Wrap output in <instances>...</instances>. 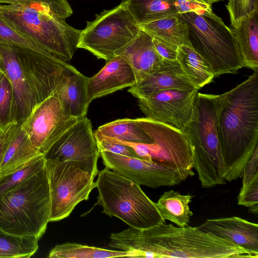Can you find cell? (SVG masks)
<instances>
[{"label":"cell","mask_w":258,"mask_h":258,"mask_svg":"<svg viewBox=\"0 0 258 258\" xmlns=\"http://www.w3.org/2000/svg\"><path fill=\"white\" fill-rule=\"evenodd\" d=\"M109 238L110 247L139 252L143 257H252L243 248L188 225L163 223L147 229L129 226L112 233Z\"/></svg>","instance_id":"obj_1"},{"label":"cell","mask_w":258,"mask_h":258,"mask_svg":"<svg viewBox=\"0 0 258 258\" xmlns=\"http://www.w3.org/2000/svg\"><path fill=\"white\" fill-rule=\"evenodd\" d=\"M221 96L217 131L225 179L230 182L242 177L258 147V71Z\"/></svg>","instance_id":"obj_2"},{"label":"cell","mask_w":258,"mask_h":258,"mask_svg":"<svg viewBox=\"0 0 258 258\" xmlns=\"http://www.w3.org/2000/svg\"><path fill=\"white\" fill-rule=\"evenodd\" d=\"M0 14L13 28L60 61H69L77 49L81 30L66 21L73 14L69 3L58 6L0 4Z\"/></svg>","instance_id":"obj_3"},{"label":"cell","mask_w":258,"mask_h":258,"mask_svg":"<svg viewBox=\"0 0 258 258\" xmlns=\"http://www.w3.org/2000/svg\"><path fill=\"white\" fill-rule=\"evenodd\" d=\"M220 95L199 93L191 120L182 131L191 145L193 168L203 188L226 183L225 166L217 131Z\"/></svg>","instance_id":"obj_4"},{"label":"cell","mask_w":258,"mask_h":258,"mask_svg":"<svg viewBox=\"0 0 258 258\" xmlns=\"http://www.w3.org/2000/svg\"><path fill=\"white\" fill-rule=\"evenodd\" d=\"M50 190L46 165L0 197V228L39 239L49 222Z\"/></svg>","instance_id":"obj_5"},{"label":"cell","mask_w":258,"mask_h":258,"mask_svg":"<svg viewBox=\"0 0 258 258\" xmlns=\"http://www.w3.org/2000/svg\"><path fill=\"white\" fill-rule=\"evenodd\" d=\"M97 175L95 182L98 190L97 204L102 207L103 213L138 229L165 223L156 203L140 185L106 167Z\"/></svg>","instance_id":"obj_6"},{"label":"cell","mask_w":258,"mask_h":258,"mask_svg":"<svg viewBox=\"0 0 258 258\" xmlns=\"http://www.w3.org/2000/svg\"><path fill=\"white\" fill-rule=\"evenodd\" d=\"M188 27L193 48L210 66L214 77L235 74L243 67L237 42L232 30L213 12L199 15L179 13Z\"/></svg>","instance_id":"obj_7"},{"label":"cell","mask_w":258,"mask_h":258,"mask_svg":"<svg viewBox=\"0 0 258 258\" xmlns=\"http://www.w3.org/2000/svg\"><path fill=\"white\" fill-rule=\"evenodd\" d=\"M141 29L123 2L104 10L81 30L77 48L86 49L106 62L115 52L135 38Z\"/></svg>","instance_id":"obj_8"},{"label":"cell","mask_w":258,"mask_h":258,"mask_svg":"<svg viewBox=\"0 0 258 258\" xmlns=\"http://www.w3.org/2000/svg\"><path fill=\"white\" fill-rule=\"evenodd\" d=\"M50 190L49 222L68 217L76 206L88 200L95 187L94 178L75 165L46 159Z\"/></svg>","instance_id":"obj_9"},{"label":"cell","mask_w":258,"mask_h":258,"mask_svg":"<svg viewBox=\"0 0 258 258\" xmlns=\"http://www.w3.org/2000/svg\"><path fill=\"white\" fill-rule=\"evenodd\" d=\"M136 119L153 142L144 144L143 159L172 167L184 180L195 175L192 148L181 130L146 117Z\"/></svg>","instance_id":"obj_10"},{"label":"cell","mask_w":258,"mask_h":258,"mask_svg":"<svg viewBox=\"0 0 258 258\" xmlns=\"http://www.w3.org/2000/svg\"><path fill=\"white\" fill-rule=\"evenodd\" d=\"M44 155L46 159L72 163L95 178L100 152L90 120L86 116L79 118Z\"/></svg>","instance_id":"obj_11"},{"label":"cell","mask_w":258,"mask_h":258,"mask_svg":"<svg viewBox=\"0 0 258 258\" xmlns=\"http://www.w3.org/2000/svg\"><path fill=\"white\" fill-rule=\"evenodd\" d=\"M78 119L66 114L58 98L52 95L36 105L21 126L34 147L44 155Z\"/></svg>","instance_id":"obj_12"},{"label":"cell","mask_w":258,"mask_h":258,"mask_svg":"<svg viewBox=\"0 0 258 258\" xmlns=\"http://www.w3.org/2000/svg\"><path fill=\"white\" fill-rule=\"evenodd\" d=\"M198 90L190 88L159 91L139 100L140 109L146 117L182 131L191 119Z\"/></svg>","instance_id":"obj_13"},{"label":"cell","mask_w":258,"mask_h":258,"mask_svg":"<svg viewBox=\"0 0 258 258\" xmlns=\"http://www.w3.org/2000/svg\"><path fill=\"white\" fill-rule=\"evenodd\" d=\"M106 167L139 185L152 188L172 186L184 181L174 169L165 164L107 151H99Z\"/></svg>","instance_id":"obj_14"},{"label":"cell","mask_w":258,"mask_h":258,"mask_svg":"<svg viewBox=\"0 0 258 258\" xmlns=\"http://www.w3.org/2000/svg\"><path fill=\"white\" fill-rule=\"evenodd\" d=\"M0 70L9 78L13 88V122L21 125L38 103L14 46L0 44Z\"/></svg>","instance_id":"obj_15"},{"label":"cell","mask_w":258,"mask_h":258,"mask_svg":"<svg viewBox=\"0 0 258 258\" xmlns=\"http://www.w3.org/2000/svg\"><path fill=\"white\" fill-rule=\"evenodd\" d=\"M197 228L224 239L258 257V225L239 217L209 219Z\"/></svg>","instance_id":"obj_16"},{"label":"cell","mask_w":258,"mask_h":258,"mask_svg":"<svg viewBox=\"0 0 258 258\" xmlns=\"http://www.w3.org/2000/svg\"><path fill=\"white\" fill-rule=\"evenodd\" d=\"M136 83L134 72L129 64L119 55L106 62L96 74L89 78L87 91L89 102L112 93Z\"/></svg>","instance_id":"obj_17"},{"label":"cell","mask_w":258,"mask_h":258,"mask_svg":"<svg viewBox=\"0 0 258 258\" xmlns=\"http://www.w3.org/2000/svg\"><path fill=\"white\" fill-rule=\"evenodd\" d=\"M190 88L196 87L177 61L163 59L159 68L130 87L128 92L140 100L164 90Z\"/></svg>","instance_id":"obj_18"},{"label":"cell","mask_w":258,"mask_h":258,"mask_svg":"<svg viewBox=\"0 0 258 258\" xmlns=\"http://www.w3.org/2000/svg\"><path fill=\"white\" fill-rule=\"evenodd\" d=\"M116 55L122 57L131 66L136 83L159 68L163 61L155 49L153 37L142 29L135 38L115 52Z\"/></svg>","instance_id":"obj_19"},{"label":"cell","mask_w":258,"mask_h":258,"mask_svg":"<svg viewBox=\"0 0 258 258\" xmlns=\"http://www.w3.org/2000/svg\"><path fill=\"white\" fill-rule=\"evenodd\" d=\"M88 79V77L69 65L57 92L54 95L58 98L68 115L78 118L86 116L90 104L87 91Z\"/></svg>","instance_id":"obj_20"},{"label":"cell","mask_w":258,"mask_h":258,"mask_svg":"<svg viewBox=\"0 0 258 258\" xmlns=\"http://www.w3.org/2000/svg\"><path fill=\"white\" fill-rule=\"evenodd\" d=\"M42 154L33 145L21 125L16 124L6 149L0 166V176L11 172Z\"/></svg>","instance_id":"obj_21"},{"label":"cell","mask_w":258,"mask_h":258,"mask_svg":"<svg viewBox=\"0 0 258 258\" xmlns=\"http://www.w3.org/2000/svg\"><path fill=\"white\" fill-rule=\"evenodd\" d=\"M240 50L243 67L258 71V12L232 29Z\"/></svg>","instance_id":"obj_22"},{"label":"cell","mask_w":258,"mask_h":258,"mask_svg":"<svg viewBox=\"0 0 258 258\" xmlns=\"http://www.w3.org/2000/svg\"><path fill=\"white\" fill-rule=\"evenodd\" d=\"M138 26L152 37H158L178 47L183 45L192 46L189 39L188 26L179 14Z\"/></svg>","instance_id":"obj_23"},{"label":"cell","mask_w":258,"mask_h":258,"mask_svg":"<svg viewBox=\"0 0 258 258\" xmlns=\"http://www.w3.org/2000/svg\"><path fill=\"white\" fill-rule=\"evenodd\" d=\"M176 60L186 76L199 90L215 78L210 66L192 46H179Z\"/></svg>","instance_id":"obj_24"},{"label":"cell","mask_w":258,"mask_h":258,"mask_svg":"<svg viewBox=\"0 0 258 258\" xmlns=\"http://www.w3.org/2000/svg\"><path fill=\"white\" fill-rule=\"evenodd\" d=\"M193 196L182 195L173 190L164 192L157 202V207L165 220L179 227L187 226L193 213L189 206Z\"/></svg>","instance_id":"obj_25"},{"label":"cell","mask_w":258,"mask_h":258,"mask_svg":"<svg viewBox=\"0 0 258 258\" xmlns=\"http://www.w3.org/2000/svg\"><path fill=\"white\" fill-rule=\"evenodd\" d=\"M49 258H107L117 257H142L141 253L110 250L76 243L55 245L49 251Z\"/></svg>","instance_id":"obj_26"},{"label":"cell","mask_w":258,"mask_h":258,"mask_svg":"<svg viewBox=\"0 0 258 258\" xmlns=\"http://www.w3.org/2000/svg\"><path fill=\"white\" fill-rule=\"evenodd\" d=\"M138 25L149 23L178 12L172 0H122Z\"/></svg>","instance_id":"obj_27"},{"label":"cell","mask_w":258,"mask_h":258,"mask_svg":"<svg viewBox=\"0 0 258 258\" xmlns=\"http://www.w3.org/2000/svg\"><path fill=\"white\" fill-rule=\"evenodd\" d=\"M97 130L104 136L121 141L145 144L153 143L137 119H117L100 126Z\"/></svg>","instance_id":"obj_28"},{"label":"cell","mask_w":258,"mask_h":258,"mask_svg":"<svg viewBox=\"0 0 258 258\" xmlns=\"http://www.w3.org/2000/svg\"><path fill=\"white\" fill-rule=\"evenodd\" d=\"M38 240L36 236L17 235L0 228V257H30L37 251Z\"/></svg>","instance_id":"obj_29"},{"label":"cell","mask_w":258,"mask_h":258,"mask_svg":"<svg viewBox=\"0 0 258 258\" xmlns=\"http://www.w3.org/2000/svg\"><path fill=\"white\" fill-rule=\"evenodd\" d=\"M45 165L44 155L40 154L19 168L0 176V197L38 173Z\"/></svg>","instance_id":"obj_30"},{"label":"cell","mask_w":258,"mask_h":258,"mask_svg":"<svg viewBox=\"0 0 258 258\" xmlns=\"http://www.w3.org/2000/svg\"><path fill=\"white\" fill-rule=\"evenodd\" d=\"M0 44H8L35 52L51 55L34 41L10 26L5 21L1 14Z\"/></svg>","instance_id":"obj_31"},{"label":"cell","mask_w":258,"mask_h":258,"mask_svg":"<svg viewBox=\"0 0 258 258\" xmlns=\"http://www.w3.org/2000/svg\"><path fill=\"white\" fill-rule=\"evenodd\" d=\"M13 88L7 76L0 70V130H4L13 121Z\"/></svg>","instance_id":"obj_32"},{"label":"cell","mask_w":258,"mask_h":258,"mask_svg":"<svg viewBox=\"0 0 258 258\" xmlns=\"http://www.w3.org/2000/svg\"><path fill=\"white\" fill-rule=\"evenodd\" d=\"M226 7L231 26L234 28L243 20L258 12V0H228Z\"/></svg>","instance_id":"obj_33"},{"label":"cell","mask_w":258,"mask_h":258,"mask_svg":"<svg viewBox=\"0 0 258 258\" xmlns=\"http://www.w3.org/2000/svg\"><path fill=\"white\" fill-rule=\"evenodd\" d=\"M94 135L99 151H107L130 157L142 158L131 147L104 136L97 130Z\"/></svg>","instance_id":"obj_34"},{"label":"cell","mask_w":258,"mask_h":258,"mask_svg":"<svg viewBox=\"0 0 258 258\" xmlns=\"http://www.w3.org/2000/svg\"><path fill=\"white\" fill-rule=\"evenodd\" d=\"M237 203L248 208L258 205V173L248 184L242 186Z\"/></svg>","instance_id":"obj_35"},{"label":"cell","mask_w":258,"mask_h":258,"mask_svg":"<svg viewBox=\"0 0 258 258\" xmlns=\"http://www.w3.org/2000/svg\"><path fill=\"white\" fill-rule=\"evenodd\" d=\"M173 2L178 14L194 12L201 15L213 12L212 6L201 0H175Z\"/></svg>","instance_id":"obj_36"},{"label":"cell","mask_w":258,"mask_h":258,"mask_svg":"<svg viewBox=\"0 0 258 258\" xmlns=\"http://www.w3.org/2000/svg\"><path fill=\"white\" fill-rule=\"evenodd\" d=\"M155 49L163 59L176 60L178 46L156 37H153Z\"/></svg>","instance_id":"obj_37"},{"label":"cell","mask_w":258,"mask_h":258,"mask_svg":"<svg viewBox=\"0 0 258 258\" xmlns=\"http://www.w3.org/2000/svg\"><path fill=\"white\" fill-rule=\"evenodd\" d=\"M258 147L245 166L242 173V186L248 184L258 173Z\"/></svg>","instance_id":"obj_38"},{"label":"cell","mask_w":258,"mask_h":258,"mask_svg":"<svg viewBox=\"0 0 258 258\" xmlns=\"http://www.w3.org/2000/svg\"><path fill=\"white\" fill-rule=\"evenodd\" d=\"M31 3L44 4L51 6H61L68 3L67 0H0V4H26Z\"/></svg>","instance_id":"obj_39"},{"label":"cell","mask_w":258,"mask_h":258,"mask_svg":"<svg viewBox=\"0 0 258 258\" xmlns=\"http://www.w3.org/2000/svg\"><path fill=\"white\" fill-rule=\"evenodd\" d=\"M16 124L15 123L10 124L0 136V166L9 140Z\"/></svg>","instance_id":"obj_40"},{"label":"cell","mask_w":258,"mask_h":258,"mask_svg":"<svg viewBox=\"0 0 258 258\" xmlns=\"http://www.w3.org/2000/svg\"><path fill=\"white\" fill-rule=\"evenodd\" d=\"M249 211L250 213L257 215L258 214V205L249 208Z\"/></svg>","instance_id":"obj_41"},{"label":"cell","mask_w":258,"mask_h":258,"mask_svg":"<svg viewBox=\"0 0 258 258\" xmlns=\"http://www.w3.org/2000/svg\"><path fill=\"white\" fill-rule=\"evenodd\" d=\"M201 1H203L204 2H205V3L208 4L209 5L212 6V5L213 3H215L219 2L220 1H222V0H201Z\"/></svg>","instance_id":"obj_42"},{"label":"cell","mask_w":258,"mask_h":258,"mask_svg":"<svg viewBox=\"0 0 258 258\" xmlns=\"http://www.w3.org/2000/svg\"><path fill=\"white\" fill-rule=\"evenodd\" d=\"M3 132H2V131H1L0 130V136H1L2 134L3 133Z\"/></svg>","instance_id":"obj_43"},{"label":"cell","mask_w":258,"mask_h":258,"mask_svg":"<svg viewBox=\"0 0 258 258\" xmlns=\"http://www.w3.org/2000/svg\"><path fill=\"white\" fill-rule=\"evenodd\" d=\"M172 1H175V0H172Z\"/></svg>","instance_id":"obj_44"}]
</instances>
